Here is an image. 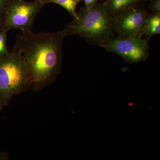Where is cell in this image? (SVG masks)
I'll list each match as a JSON object with an SVG mask.
<instances>
[{"mask_svg":"<svg viewBox=\"0 0 160 160\" xmlns=\"http://www.w3.org/2000/svg\"><path fill=\"white\" fill-rule=\"evenodd\" d=\"M63 36L62 31L52 33L22 32L16 38L12 51L22 58L30 85L35 89L53 82L61 70Z\"/></svg>","mask_w":160,"mask_h":160,"instance_id":"cell-1","label":"cell"},{"mask_svg":"<svg viewBox=\"0 0 160 160\" xmlns=\"http://www.w3.org/2000/svg\"><path fill=\"white\" fill-rule=\"evenodd\" d=\"M63 30L65 37L78 35L88 42L103 48L114 38L115 18L112 15L105 2L97 3L91 9L82 8Z\"/></svg>","mask_w":160,"mask_h":160,"instance_id":"cell-2","label":"cell"},{"mask_svg":"<svg viewBox=\"0 0 160 160\" xmlns=\"http://www.w3.org/2000/svg\"><path fill=\"white\" fill-rule=\"evenodd\" d=\"M30 86L27 68L19 53L12 51L0 58V99L2 106Z\"/></svg>","mask_w":160,"mask_h":160,"instance_id":"cell-3","label":"cell"},{"mask_svg":"<svg viewBox=\"0 0 160 160\" xmlns=\"http://www.w3.org/2000/svg\"><path fill=\"white\" fill-rule=\"evenodd\" d=\"M45 4L40 0L27 2L23 0H11L2 22L0 29L31 31L35 19Z\"/></svg>","mask_w":160,"mask_h":160,"instance_id":"cell-4","label":"cell"},{"mask_svg":"<svg viewBox=\"0 0 160 160\" xmlns=\"http://www.w3.org/2000/svg\"><path fill=\"white\" fill-rule=\"evenodd\" d=\"M103 48L109 52L116 53L126 62L132 64L144 62L149 56L148 42L140 37L115 38Z\"/></svg>","mask_w":160,"mask_h":160,"instance_id":"cell-5","label":"cell"},{"mask_svg":"<svg viewBox=\"0 0 160 160\" xmlns=\"http://www.w3.org/2000/svg\"><path fill=\"white\" fill-rule=\"evenodd\" d=\"M149 14L135 5L116 17L115 30L119 37H140L143 35Z\"/></svg>","mask_w":160,"mask_h":160,"instance_id":"cell-6","label":"cell"},{"mask_svg":"<svg viewBox=\"0 0 160 160\" xmlns=\"http://www.w3.org/2000/svg\"><path fill=\"white\" fill-rule=\"evenodd\" d=\"M142 0H106V7L109 13L114 17Z\"/></svg>","mask_w":160,"mask_h":160,"instance_id":"cell-7","label":"cell"},{"mask_svg":"<svg viewBox=\"0 0 160 160\" xmlns=\"http://www.w3.org/2000/svg\"><path fill=\"white\" fill-rule=\"evenodd\" d=\"M160 33V12H153L149 15L146 22L143 35L151 37Z\"/></svg>","mask_w":160,"mask_h":160,"instance_id":"cell-8","label":"cell"},{"mask_svg":"<svg viewBox=\"0 0 160 160\" xmlns=\"http://www.w3.org/2000/svg\"><path fill=\"white\" fill-rule=\"evenodd\" d=\"M44 4L53 3L58 4L66 9L73 18H77L76 8L78 3L74 0H40Z\"/></svg>","mask_w":160,"mask_h":160,"instance_id":"cell-9","label":"cell"},{"mask_svg":"<svg viewBox=\"0 0 160 160\" xmlns=\"http://www.w3.org/2000/svg\"><path fill=\"white\" fill-rule=\"evenodd\" d=\"M8 31L0 29V58L9 53L6 46V34Z\"/></svg>","mask_w":160,"mask_h":160,"instance_id":"cell-10","label":"cell"},{"mask_svg":"<svg viewBox=\"0 0 160 160\" xmlns=\"http://www.w3.org/2000/svg\"><path fill=\"white\" fill-rule=\"evenodd\" d=\"M10 1L11 0H0V24L2 21L6 9Z\"/></svg>","mask_w":160,"mask_h":160,"instance_id":"cell-11","label":"cell"},{"mask_svg":"<svg viewBox=\"0 0 160 160\" xmlns=\"http://www.w3.org/2000/svg\"><path fill=\"white\" fill-rule=\"evenodd\" d=\"M150 2L149 9L153 12H160V0H152Z\"/></svg>","mask_w":160,"mask_h":160,"instance_id":"cell-12","label":"cell"},{"mask_svg":"<svg viewBox=\"0 0 160 160\" xmlns=\"http://www.w3.org/2000/svg\"><path fill=\"white\" fill-rule=\"evenodd\" d=\"M85 2V8L87 10H91L96 4L98 3V0H84Z\"/></svg>","mask_w":160,"mask_h":160,"instance_id":"cell-13","label":"cell"},{"mask_svg":"<svg viewBox=\"0 0 160 160\" xmlns=\"http://www.w3.org/2000/svg\"><path fill=\"white\" fill-rule=\"evenodd\" d=\"M74 1H75L76 2L78 3L80 2H81V1H82V0H74Z\"/></svg>","mask_w":160,"mask_h":160,"instance_id":"cell-14","label":"cell"},{"mask_svg":"<svg viewBox=\"0 0 160 160\" xmlns=\"http://www.w3.org/2000/svg\"><path fill=\"white\" fill-rule=\"evenodd\" d=\"M2 103L1 102V99H0V109L2 108Z\"/></svg>","mask_w":160,"mask_h":160,"instance_id":"cell-15","label":"cell"},{"mask_svg":"<svg viewBox=\"0 0 160 160\" xmlns=\"http://www.w3.org/2000/svg\"><path fill=\"white\" fill-rule=\"evenodd\" d=\"M142 1H151L152 0H142Z\"/></svg>","mask_w":160,"mask_h":160,"instance_id":"cell-16","label":"cell"}]
</instances>
